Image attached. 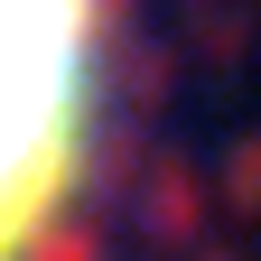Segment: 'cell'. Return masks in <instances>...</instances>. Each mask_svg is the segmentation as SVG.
<instances>
[{
  "label": "cell",
  "mask_w": 261,
  "mask_h": 261,
  "mask_svg": "<svg viewBox=\"0 0 261 261\" xmlns=\"http://www.w3.org/2000/svg\"><path fill=\"white\" fill-rule=\"evenodd\" d=\"M93 140V0H0V261L65 215Z\"/></svg>",
  "instance_id": "6da1fadb"
}]
</instances>
